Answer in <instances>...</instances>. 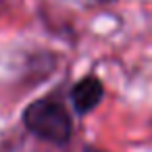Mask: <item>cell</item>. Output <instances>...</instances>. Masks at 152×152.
I'll return each instance as SVG.
<instances>
[{
  "label": "cell",
  "mask_w": 152,
  "mask_h": 152,
  "mask_svg": "<svg viewBox=\"0 0 152 152\" xmlns=\"http://www.w3.org/2000/svg\"><path fill=\"white\" fill-rule=\"evenodd\" d=\"M23 123L34 135L46 142L67 144L71 140V131H73L71 115L61 102L52 98H40L31 102L23 113Z\"/></svg>",
  "instance_id": "6da1fadb"
},
{
  "label": "cell",
  "mask_w": 152,
  "mask_h": 152,
  "mask_svg": "<svg viewBox=\"0 0 152 152\" xmlns=\"http://www.w3.org/2000/svg\"><path fill=\"white\" fill-rule=\"evenodd\" d=\"M102 94H104V88H102V81L94 75H88L83 79H79L75 83V88L71 90V100H73V106L77 113L86 115L90 110H94L100 100H102Z\"/></svg>",
  "instance_id": "7a4b0ae2"
},
{
  "label": "cell",
  "mask_w": 152,
  "mask_h": 152,
  "mask_svg": "<svg viewBox=\"0 0 152 152\" xmlns=\"http://www.w3.org/2000/svg\"><path fill=\"white\" fill-rule=\"evenodd\" d=\"M102 2H110V0H102Z\"/></svg>",
  "instance_id": "3957f363"
}]
</instances>
